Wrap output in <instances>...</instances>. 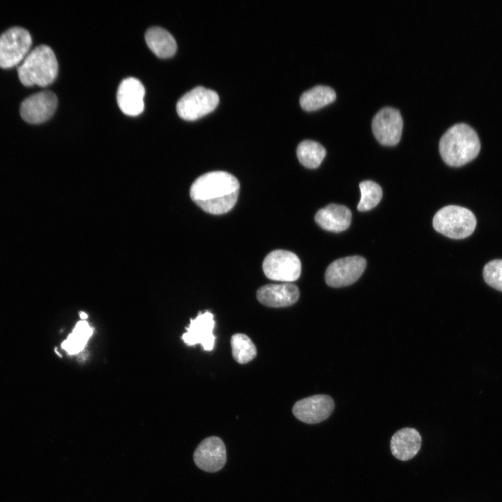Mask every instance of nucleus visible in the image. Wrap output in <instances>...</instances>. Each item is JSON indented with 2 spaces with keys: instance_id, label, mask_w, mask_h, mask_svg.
Wrapping results in <instances>:
<instances>
[{
  "instance_id": "nucleus-14",
  "label": "nucleus",
  "mask_w": 502,
  "mask_h": 502,
  "mask_svg": "<svg viewBox=\"0 0 502 502\" xmlns=\"http://www.w3.org/2000/svg\"><path fill=\"white\" fill-rule=\"evenodd\" d=\"M214 326L213 314L211 312H199L195 319H190L182 339L189 346L200 344L204 350L212 351L215 343Z\"/></svg>"
},
{
  "instance_id": "nucleus-6",
  "label": "nucleus",
  "mask_w": 502,
  "mask_h": 502,
  "mask_svg": "<svg viewBox=\"0 0 502 502\" xmlns=\"http://www.w3.org/2000/svg\"><path fill=\"white\" fill-rule=\"evenodd\" d=\"M218 102L219 96L215 91L199 86L178 100L176 112L181 119L195 121L213 111Z\"/></svg>"
},
{
  "instance_id": "nucleus-13",
  "label": "nucleus",
  "mask_w": 502,
  "mask_h": 502,
  "mask_svg": "<svg viewBox=\"0 0 502 502\" xmlns=\"http://www.w3.org/2000/svg\"><path fill=\"white\" fill-rule=\"evenodd\" d=\"M145 89L142 83L135 77H127L120 83L116 100L123 113L135 116L144 109Z\"/></svg>"
},
{
  "instance_id": "nucleus-9",
  "label": "nucleus",
  "mask_w": 502,
  "mask_h": 502,
  "mask_svg": "<svg viewBox=\"0 0 502 502\" xmlns=\"http://www.w3.org/2000/svg\"><path fill=\"white\" fill-rule=\"evenodd\" d=\"M403 120L400 112L392 107H384L374 116L372 128L376 139L383 145L397 144L401 137Z\"/></svg>"
},
{
  "instance_id": "nucleus-23",
  "label": "nucleus",
  "mask_w": 502,
  "mask_h": 502,
  "mask_svg": "<svg viewBox=\"0 0 502 502\" xmlns=\"http://www.w3.org/2000/svg\"><path fill=\"white\" fill-rule=\"evenodd\" d=\"M360 199L357 206L359 211H366L374 208L382 197V190L376 183L364 181L360 183Z\"/></svg>"
},
{
  "instance_id": "nucleus-11",
  "label": "nucleus",
  "mask_w": 502,
  "mask_h": 502,
  "mask_svg": "<svg viewBox=\"0 0 502 502\" xmlns=\"http://www.w3.org/2000/svg\"><path fill=\"white\" fill-rule=\"evenodd\" d=\"M193 459L197 466L204 471H220L227 461L226 448L222 440L215 436L204 439L196 448Z\"/></svg>"
},
{
  "instance_id": "nucleus-20",
  "label": "nucleus",
  "mask_w": 502,
  "mask_h": 502,
  "mask_svg": "<svg viewBox=\"0 0 502 502\" xmlns=\"http://www.w3.org/2000/svg\"><path fill=\"white\" fill-rule=\"evenodd\" d=\"M325 148L313 140H303L297 146L296 154L301 165L310 169L318 167L326 155Z\"/></svg>"
},
{
  "instance_id": "nucleus-1",
  "label": "nucleus",
  "mask_w": 502,
  "mask_h": 502,
  "mask_svg": "<svg viewBox=\"0 0 502 502\" xmlns=\"http://www.w3.org/2000/svg\"><path fill=\"white\" fill-rule=\"evenodd\" d=\"M240 190L238 179L223 171L209 172L192 184L190 195L203 211L212 215L229 212L235 206Z\"/></svg>"
},
{
  "instance_id": "nucleus-21",
  "label": "nucleus",
  "mask_w": 502,
  "mask_h": 502,
  "mask_svg": "<svg viewBox=\"0 0 502 502\" xmlns=\"http://www.w3.org/2000/svg\"><path fill=\"white\" fill-rule=\"evenodd\" d=\"M93 333V329L86 321H80L75 326L72 333L61 344V347L69 354H75L82 351Z\"/></svg>"
},
{
  "instance_id": "nucleus-4",
  "label": "nucleus",
  "mask_w": 502,
  "mask_h": 502,
  "mask_svg": "<svg viewBox=\"0 0 502 502\" xmlns=\"http://www.w3.org/2000/svg\"><path fill=\"white\" fill-rule=\"evenodd\" d=\"M434 229L453 239L470 236L476 226V218L468 208L449 205L439 210L432 220Z\"/></svg>"
},
{
  "instance_id": "nucleus-19",
  "label": "nucleus",
  "mask_w": 502,
  "mask_h": 502,
  "mask_svg": "<svg viewBox=\"0 0 502 502\" xmlns=\"http://www.w3.org/2000/svg\"><path fill=\"white\" fill-rule=\"evenodd\" d=\"M336 98L333 88L317 85L305 91L300 98V105L305 111H314L333 102Z\"/></svg>"
},
{
  "instance_id": "nucleus-24",
  "label": "nucleus",
  "mask_w": 502,
  "mask_h": 502,
  "mask_svg": "<svg viewBox=\"0 0 502 502\" xmlns=\"http://www.w3.org/2000/svg\"><path fill=\"white\" fill-rule=\"evenodd\" d=\"M485 281L492 287L502 291V259L488 262L483 268Z\"/></svg>"
},
{
  "instance_id": "nucleus-8",
  "label": "nucleus",
  "mask_w": 502,
  "mask_h": 502,
  "mask_svg": "<svg viewBox=\"0 0 502 502\" xmlns=\"http://www.w3.org/2000/svg\"><path fill=\"white\" fill-rule=\"evenodd\" d=\"M366 260L360 256L338 259L332 262L325 273L326 284L332 287L349 286L361 276L366 267Z\"/></svg>"
},
{
  "instance_id": "nucleus-22",
  "label": "nucleus",
  "mask_w": 502,
  "mask_h": 502,
  "mask_svg": "<svg viewBox=\"0 0 502 502\" xmlns=\"http://www.w3.org/2000/svg\"><path fill=\"white\" fill-rule=\"evenodd\" d=\"M232 356L241 364L251 361L257 355V349L250 338L242 333H236L231 338Z\"/></svg>"
},
{
  "instance_id": "nucleus-5",
  "label": "nucleus",
  "mask_w": 502,
  "mask_h": 502,
  "mask_svg": "<svg viewBox=\"0 0 502 502\" xmlns=\"http://www.w3.org/2000/svg\"><path fill=\"white\" fill-rule=\"evenodd\" d=\"M32 38L20 26L11 27L0 35V67L11 68L19 64L29 52Z\"/></svg>"
},
{
  "instance_id": "nucleus-2",
  "label": "nucleus",
  "mask_w": 502,
  "mask_h": 502,
  "mask_svg": "<svg viewBox=\"0 0 502 502\" xmlns=\"http://www.w3.org/2000/svg\"><path fill=\"white\" fill-rule=\"evenodd\" d=\"M480 149V142L476 131L465 123L450 126L439 141L441 156L452 167H460L471 161Z\"/></svg>"
},
{
  "instance_id": "nucleus-15",
  "label": "nucleus",
  "mask_w": 502,
  "mask_h": 502,
  "mask_svg": "<svg viewBox=\"0 0 502 502\" xmlns=\"http://www.w3.org/2000/svg\"><path fill=\"white\" fill-rule=\"evenodd\" d=\"M299 294L296 285L284 282L262 286L257 291V298L266 306L282 307L294 304L298 301Z\"/></svg>"
},
{
  "instance_id": "nucleus-18",
  "label": "nucleus",
  "mask_w": 502,
  "mask_h": 502,
  "mask_svg": "<svg viewBox=\"0 0 502 502\" xmlns=\"http://www.w3.org/2000/svg\"><path fill=\"white\" fill-rule=\"evenodd\" d=\"M145 40L149 49L160 58L171 57L176 51L174 38L162 27L153 26L149 29L145 34Z\"/></svg>"
},
{
  "instance_id": "nucleus-12",
  "label": "nucleus",
  "mask_w": 502,
  "mask_h": 502,
  "mask_svg": "<svg viewBox=\"0 0 502 502\" xmlns=\"http://www.w3.org/2000/svg\"><path fill=\"white\" fill-rule=\"evenodd\" d=\"M335 407L333 400L326 395H316L296 402L292 409L299 420L316 424L327 419Z\"/></svg>"
},
{
  "instance_id": "nucleus-10",
  "label": "nucleus",
  "mask_w": 502,
  "mask_h": 502,
  "mask_svg": "<svg viewBox=\"0 0 502 502\" xmlns=\"http://www.w3.org/2000/svg\"><path fill=\"white\" fill-rule=\"evenodd\" d=\"M57 107V98L50 91H43L25 98L20 105V115L24 121L38 124L50 119Z\"/></svg>"
},
{
  "instance_id": "nucleus-25",
  "label": "nucleus",
  "mask_w": 502,
  "mask_h": 502,
  "mask_svg": "<svg viewBox=\"0 0 502 502\" xmlns=\"http://www.w3.org/2000/svg\"><path fill=\"white\" fill-rule=\"evenodd\" d=\"M80 317L82 319H85V318H86L87 315L84 312H82L80 314Z\"/></svg>"
},
{
  "instance_id": "nucleus-3",
  "label": "nucleus",
  "mask_w": 502,
  "mask_h": 502,
  "mask_svg": "<svg viewBox=\"0 0 502 502\" xmlns=\"http://www.w3.org/2000/svg\"><path fill=\"white\" fill-rule=\"evenodd\" d=\"M58 62L53 50L41 45L29 52L17 68L20 81L25 86H46L52 84L58 73Z\"/></svg>"
},
{
  "instance_id": "nucleus-7",
  "label": "nucleus",
  "mask_w": 502,
  "mask_h": 502,
  "mask_svg": "<svg viewBox=\"0 0 502 502\" xmlns=\"http://www.w3.org/2000/svg\"><path fill=\"white\" fill-rule=\"evenodd\" d=\"M262 268L268 278L286 283L298 280L301 273V263L297 255L284 250H275L268 254Z\"/></svg>"
},
{
  "instance_id": "nucleus-17",
  "label": "nucleus",
  "mask_w": 502,
  "mask_h": 502,
  "mask_svg": "<svg viewBox=\"0 0 502 502\" xmlns=\"http://www.w3.org/2000/svg\"><path fill=\"white\" fill-rule=\"evenodd\" d=\"M422 439L414 428L404 427L397 431L390 439V450L397 459L407 461L419 451Z\"/></svg>"
},
{
  "instance_id": "nucleus-16",
  "label": "nucleus",
  "mask_w": 502,
  "mask_h": 502,
  "mask_svg": "<svg viewBox=\"0 0 502 502\" xmlns=\"http://www.w3.org/2000/svg\"><path fill=\"white\" fill-rule=\"evenodd\" d=\"M314 220L324 230L340 232L350 226L351 212L345 206L330 204L317 212Z\"/></svg>"
}]
</instances>
